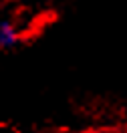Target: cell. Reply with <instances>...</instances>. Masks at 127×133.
<instances>
[{"mask_svg":"<svg viewBox=\"0 0 127 133\" xmlns=\"http://www.w3.org/2000/svg\"><path fill=\"white\" fill-rule=\"evenodd\" d=\"M119 133H127V131H119Z\"/></svg>","mask_w":127,"mask_h":133,"instance_id":"cell-2","label":"cell"},{"mask_svg":"<svg viewBox=\"0 0 127 133\" xmlns=\"http://www.w3.org/2000/svg\"><path fill=\"white\" fill-rule=\"evenodd\" d=\"M20 42V28L14 20L10 18H2L0 20V49H14Z\"/></svg>","mask_w":127,"mask_h":133,"instance_id":"cell-1","label":"cell"},{"mask_svg":"<svg viewBox=\"0 0 127 133\" xmlns=\"http://www.w3.org/2000/svg\"><path fill=\"white\" fill-rule=\"evenodd\" d=\"M0 133H2V131H0Z\"/></svg>","mask_w":127,"mask_h":133,"instance_id":"cell-3","label":"cell"}]
</instances>
